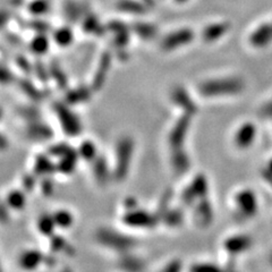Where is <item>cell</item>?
<instances>
[{
    "label": "cell",
    "mask_w": 272,
    "mask_h": 272,
    "mask_svg": "<svg viewBox=\"0 0 272 272\" xmlns=\"http://www.w3.org/2000/svg\"><path fill=\"white\" fill-rule=\"evenodd\" d=\"M244 89L243 81L238 77H225L207 81L199 85V92L206 97H220L240 93Z\"/></svg>",
    "instance_id": "1"
},
{
    "label": "cell",
    "mask_w": 272,
    "mask_h": 272,
    "mask_svg": "<svg viewBox=\"0 0 272 272\" xmlns=\"http://www.w3.org/2000/svg\"><path fill=\"white\" fill-rule=\"evenodd\" d=\"M134 142L130 138H122L119 140L116 149V166L113 176L116 179L122 180L128 174L131 158H133Z\"/></svg>",
    "instance_id": "2"
},
{
    "label": "cell",
    "mask_w": 272,
    "mask_h": 272,
    "mask_svg": "<svg viewBox=\"0 0 272 272\" xmlns=\"http://www.w3.org/2000/svg\"><path fill=\"white\" fill-rule=\"evenodd\" d=\"M97 239L103 246L115 251L125 252L134 246V239L128 236L111 229H100L97 234Z\"/></svg>",
    "instance_id": "3"
},
{
    "label": "cell",
    "mask_w": 272,
    "mask_h": 272,
    "mask_svg": "<svg viewBox=\"0 0 272 272\" xmlns=\"http://www.w3.org/2000/svg\"><path fill=\"white\" fill-rule=\"evenodd\" d=\"M54 110L58 116V119L60 121L63 131L70 136H76L81 133L82 125L81 121L74 112H72L65 104L57 102L54 104Z\"/></svg>",
    "instance_id": "4"
},
{
    "label": "cell",
    "mask_w": 272,
    "mask_h": 272,
    "mask_svg": "<svg viewBox=\"0 0 272 272\" xmlns=\"http://www.w3.org/2000/svg\"><path fill=\"white\" fill-rule=\"evenodd\" d=\"M158 220V216H153L151 213L139 210V209L129 210L124 217L125 224L134 227V228H153L157 225Z\"/></svg>",
    "instance_id": "5"
},
{
    "label": "cell",
    "mask_w": 272,
    "mask_h": 272,
    "mask_svg": "<svg viewBox=\"0 0 272 272\" xmlns=\"http://www.w3.org/2000/svg\"><path fill=\"white\" fill-rule=\"evenodd\" d=\"M189 122L190 115L189 113H185L184 116H181L176 121L175 126L172 127L169 135V144L172 150L183 149V143L186 139V134H187Z\"/></svg>",
    "instance_id": "6"
},
{
    "label": "cell",
    "mask_w": 272,
    "mask_h": 272,
    "mask_svg": "<svg viewBox=\"0 0 272 272\" xmlns=\"http://www.w3.org/2000/svg\"><path fill=\"white\" fill-rule=\"evenodd\" d=\"M194 39V32L189 29H181L168 34L161 42V48L167 51L175 50L189 43Z\"/></svg>",
    "instance_id": "7"
},
{
    "label": "cell",
    "mask_w": 272,
    "mask_h": 272,
    "mask_svg": "<svg viewBox=\"0 0 272 272\" xmlns=\"http://www.w3.org/2000/svg\"><path fill=\"white\" fill-rule=\"evenodd\" d=\"M236 206L243 217H252L257 211V199L255 193L251 189H244L235 197Z\"/></svg>",
    "instance_id": "8"
},
{
    "label": "cell",
    "mask_w": 272,
    "mask_h": 272,
    "mask_svg": "<svg viewBox=\"0 0 272 272\" xmlns=\"http://www.w3.org/2000/svg\"><path fill=\"white\" fill-rule=\"evenodd\" d=\"M256 138V127L252 122H244L235 133V144L239 149L251 147Z\"/></svg>",
    "instance_id": "9"
},
{
    "label": "cell",
    "mask_w": 272,
    "mask_h": 272,
    "mask_svg": "<svg viewBox=\"0 0 272 272\" xmlns=\"http://www.w3.org/2000/svg\"><path fill=\"white\" fill-rule=\"evenodd\" d=\"M207 192V179L204 178V176H197L196 178L193 180L192 185H190L188 188H186V190L183 193V201L186 204H190L195 201L196 197L202 198L206 196Z\"/></svg>",
    "instance_id": "10"
},
{
    "label": "cell",
    "mask_w": 272,
    "mask_h": 272,
    "mask_svg": "<svg viewBox=\"0 0 272 272\" xmlns=\"http://www.w3.org/2000/svg\"><path fill=\"white\" fill-rule=\"evenodd\" d=\"M272 42V22L264 23L252 32L249 43L255 48H264Z\"/></svg>",
    "instance_id": "11"
},
{
    "label": "cell",
    "mask_w": 272,
    "mask_h": 272,
    "mask_svg": "<svg viewBox=\"0 0 272 272\" xmlns=\"http://www.w3.org/2000/svg\"><path fill=\"white\" fill-rule=\"evenodd\" d=\"M110 63H111V54L104 52L101 56V59H100L99 67L93 77L92 82L93 90H99L102 88L104 81L107 79V73L109 71V68H110Z\"/></svg>",
    "instance_id": "12"
},
{
    "label": "cell",
    "mask_w": 272,
    "mask_h": 272,
    "mask_svg": "<svg viewBox=\"0 0 272 272\" xmlns=\"http://www.w3.org/2000/svg\"><path fill=\"white\" fill-rule=\"evenodd\" d=\"M230 29V24L228 22H219L215 23V24H211L207 26L203 31V39L207 42H213V41H217L218 39H220L222 35H225L227 32Z\"/></svg>",
    "instance_id": "13"
},
{
    "label": "cell",
    "mask_w": 272,
    "mask_h": 272,
    "mask_svg": "<svg viewBox=\"0 0 272 272\" xmlns=\"http://www.w3.org/2000/svg\"><path fill=\"white\" fill-rule=\"evenodd\" d=\"M172 100H174V102L178 104L179 107L184 108L186 113L193 115V113L196 111V106H195V103L192 101V99L189 98V95L184 89H175L174 92H172Z\"/></svg>",
    "instance_id": "14"
},
{
    "label": "cell",
    "mask_w": 272,
    "mask_h": 272,
    "mask_svg": "<svg viewBox=\"0 0 272 272\" xmlns=\"http://www.w3.org/2000/svg\"><path fill=\"white\" fill-rule=\"evenodd\" d=\"M44 261V256L39 251H26L20 256V265L24 270H34Z\"/></svg>",
    "instance_id": "15"
},
{
    "label": "cell",
    "mask_w": 272,
    "mask_h": 272,
    "mask_svg": "<svg viewBox=\"0 0 272 272\" xmlns=\"http://www.w3.org/2000/svg\"><path fill=\"white\" fill-rule=\"evenodd\" d=\"M251 246V238L247 237V236L238 235L235 236V237H231L229 239L226 240L225 243V248L229 253H240L243 251H246V249Z\"/></svg>",
    "instance_id": "16"
},
{
    "label": "cell",
    "mask_w": 272,
    "mask_h": 272,
    "mask_svg": "<svg viewBox=\"0 0 272 272\" xmlns=\"http://www.w3.org/2000/svg\"><path fill=\"white\" fill-rule=\"evenodd\" d=\"M93 171H94L95 179L98 180V183L100 185H106L108 183L109 177H110V172H109V168H108V163L106 161V159H104L103 157H100L94 161Z\"/></svg>",
    "instance_id": "17"
},
{
    "label": "cell",
    "mask_w": 272,
    "mask_h": 272,
    "mask_svg": "<svg viewBox=\"0 0 272 272\" xmlns=\"http://www.w3.org/2000/svg\"><path fill=\"white\" fill-rule=\"evenodd\" d=\"M27 134L31 139L38 140V141H43V140H49L51 139L52 131L49 128L47 125L40 124V122L33 121L27 128Z\"/></svg>",
    "instance_id": "18"
},
{
    "label": "cell",
    "mask_w": 272,
    "mask_h": 272,
    "mask_svg": "<svg viewBox=\"0 0 272 272\" xmlns=\"http://www.w3.org/2000/svg\"><path fill=\"white\" fill-rule=\"evenodd\" d=\"M108 29L112 31L115 33V44L116 47L120 48L124 47V45L128 42V31H127V27L122 24L120 22H111L109 24Z\"/></svg>",
    "instance_id": "19"
},
{
    "label": "cell",
    "mask_w": 272,
    "mask_h": 272,
    "mask_svg": "<svg viewBox=\"0 0 272 272\" xmlns=\"http://www.w3.org/2000/svg\"><path fill=\"white\" fill-rule=\"evenodd\" d=\"M77 158H79V154L75 152L74 150H70L65 156H62L60 158V161H59L57 169L61 172V174H71V172L75 169Z\"/></svg>",
    "instance_id": "20"
},
{
    "label": "cell",
    "mask_w": 272,
    "mask_h": 272,
    "mask_svg": "<svg viewBox=\"0 0 272 272\" xmlns=\"http://www.w3.org/2000/svg\"><path fill=\"white\" fill-rule=\"evenodd\" d=\"M171 161H172V167H174L175 171L178 172V174H183L184 171L187 170V168L189 166L188 157L183 149L174 150V152H172V157H171Z\"/></svg>",
    "instance_id": "21"
},
{
    "label": "cell",
    "mask_w": 272,
    "mask_h": 272,
    "mask_svg": "<svg viewBox=\"0 0 272 272\" xmlns=\"http://www.w3.org/2000/svg\"><path fill=\"white\" fill-rule=\"evenodd\" d=\"M119 265L125 272H142L144 270V262L139 257L124 255L119 261Z\"/></svg>",
    "instance_id": "22"
},
{
    "label": "cell",
    "mask_w": 272,
    "mask_h": 272,
    "mask_svg": "<svg viewBox=\"0 0 272 272\" xmlns=\"http://www.w3.org/2000/svg\"><path fill=\"white\" fill-rule=\"evenodd\" d=\"M90 97H91V91L88 88H85V86H80V88L70 91V92L66 94V100H67V102H70L72 104H76V103L88 101Z\"/></svg>",
    "instance_id": "23"
},
{
    "label": "cell",
    "mask_w": 272,
    "mask_h": 272,
    "mask_svg": "<svg viewBox=\"0 0 272 272\" xmlns=\"http://www.w3.org/2000/svg\"><path fill=\"white\" fill-rule=\"evenodd\" d=\"M56 170V167L52 165V162L47 157L39 156L35 160L34 171L36 175H49Z\"/></svg>",
    "instance_id": "24"
},
{
    "label": "cell",
    "mask_w": 272,
    "mask_h": 272,
    "mask_svg": "<svg viewBox=\"0 0 272 272\" xmlns=\"http://www.w3.org/2000/svg\"><path fill=\"white\" fill-rule=\"evenodd\" d=\"M7 203L14 210H22L25 207V196L20 190H13L8 194Z\"/></svg>",
    "instance_id": "25"
},
{
    "label": "cell",
    "mask_w": 272,
    "mask_h": 272,
    "mask_svg": "<svg viewBox=\"0 0 272 272\" xmlns=\"http://www.w3.org/2000/svg\"><path fill=\"white\" fill-rule=\"evenodd\" d=\"M134 30L142 39H152L157 35V27L151 24H145V23H139L134 25Z\"/></svg>",
    "instance_id": "26"
},
{
    "label": "cell",
    "mask_w": 272,
    "mask_h": 272,
    "mask_svg": "<svg viewBox=\"0 0 272 272\" xmlns=\"http://www.w3.org/2000/svg\"><path fill=\"white\" fill-rule=\"evenodd\" d=\"M196 218L197 220L203 225L208 224L209 221L211 220L212 218V213H211V206L210 203H208L206 199L199 203V206L196 209Z\"/></svg>",
    "instance_id": "27"
},
{
    "label": "cell",
    "mask_w": 272,
    "mask_h": 272,
    "mask_svg": "<svg viewBox=\"0 0 272 272\" xmlns=\"http://www.w3.org/2000/svg\"><path fill=\"white\" fill-rule=\"evenodd\" d=\"M39 230L45 236H51L53 233L54 227H56V221H54L53 217L50 216H43L38 222Z\"/></svg>",
    "instance_id": "28"
},
{
    "label": "cell",
    "mask_w": 272,
    "mask_h": 272,
    "mask_svg": "<svg viewBox=\"0 0 272 272\" xmlns=\"http://www.w3.org/2000/svg\"><path fill=\"white\" fill-rule=\"evenodd\" d=\"M50 245H51V249L53 252L63 251L70 254V255H73V254H74V248H72L70 245L67 244L66 240L61 237H59V236H52Z\"/></svg>",
    "instance_id": "29"
},
{
    "label": "cell",
    "mask_w": 272,
    "mask_h": 272,
    "mask_svg": "<svg viewBox=\"0 0 272 272\" xmlns=\"http://www.w3.org/2000/svg\"><path fill=\"white\" fill-rule=\"evenodd\" d=\"M50 75H51L54 80H56L58 86L60 89H65L67 86V77L63 74L61 68L59 67L57 62H52L50 66Z\"/></svg>",
    "instance_id": "30"
},
{
    "label": "cell",
    "mask_w": 272,
    "mask_h": 272,
    "mask_svg": "<svg viewBox=\"0 0 272 272\" xmlns=\"http://www.w3.org/2000/svg\"><path fill=\"white\" fill-rule=\"evenodd\" d=\"M118 7L120 8V11L134 13V14H141V13H144L145 11L142 4L138 2H133V0H121V2L118 3Z\"/></svg>",
    "instance_id": "31"
},
{
    "label": "cell",
    "mask_w": 272,
    "mask_h": 272,
    "mask_svg": "<svg viewBox=\"0 0 272 272\" xmlns=\"http://www.w3.org/2000/svg\"><path fill=\"white\" fill-rule=\"evenodd\" d=\"M79 154L82 158L85 159V160H93L95 158V154H97V148H95L93 142L85 141V142L81 144Z\"/></svg>",
    "instance_id": "32"
},
{
    "label": "cell",
    "mask_w": 272,
    "mask_h": 272,
    "mask_svg": "<svg viewBox=\"0 0 272 272\" xmlns=\"http://www.w3.org/2000/svg\"><path fill=\"white\" fill-rule=\"evenodd\" d=\"M49 48V41L47 39V36L44 35H39L36 38L33 39L31 43V49L34 53L42 54L47 51Z\"/></svg>",
    "instance_id": "33"
},
{
    "label": "cell",
    "mask_w": 272,
    "mask_h": 272,
    "mask_svg": "<svg viewBox=\"0 0 272 272\" xmlns=\"http://www.w3.org/2000/svg\"><path fill=\"white\" fill-rule=\"evenodd\" d=\"M53 219L56 221V225L61 228H68L73 224V216L68 211L61 210L57 211L53 215Z\"/></svg>",
    "instance_id": "34"
},
{
    "label": "cell",
    "mask_w": 272,
    "mask_h": 272,
    "mask_svg": "<svg viewBox=\"0 0 272 272\" xmlns=\"http://www.w3.org/2000/svg\"><path fill=\"white\" fill-rule=\"evenodd\" d=\"M54 40L58 44H60L61 47H66L73 41V33L70 29L62 27V29L58 30L54 34Z\"/></svg>",
    "instance_id": "35"
},
{
    "label": "cell",
    "mask_w": 272,
    "mask_h": 272,
    "mask_svg": "<svg viewBox=\"0 0 272 272\" xmlns=\"http://www.w3.org/2000/svg\"><path fill=\"white\" fill-rule=\"evenodd\" d=\"M83 27L84 30L86 32H90V33H97V34H101L103 30L101 25L99 24V22L97 18H95V16L91 15V16H88L84 20V23H83Z\"/></svg>",
    "instance_id": "36"
},
{
    "label": "cell",
    "mask_w": 272,
    "mask_h": 272,
    "mask_svg": "<svg viewBox=\"0 0 272 272\" xmlns=\"http://www.w3.org/2000/svg\"><path fill=\"white\" fill-rule=\"evenodd\" d=\"M21 88L24 91V93L27 94V97H30L31 99L38 100L39 101V100L42 98V94H41L40 91L36 89L33 84L30 83V82L21 81Z\"/></svg>",
    "instance_id": "37"
},
{
    "label": "cell",
    "mask_w": 272,
    "mask_h": 272,
    "mask_svg": "<svg viewBox=\"0 0 272 272\" xmlns=\"http://www.w3.org/2000/svg\"><path fill=\"white\" fill-rule=\"evenodd\" d=\"M163 219H165L166 224L168 226H178L181 221H183V213L178 210H172V211H167V213L163 216Z\"/></svg>",
    "instance_id": "38"
},
{
    "label": "cell",
    "mask_w": 272,
    "mask_h": 272,
    "mask_svg": "<svg viewBox=\"0 0 272 272\" xmlns=\"http://www.w3.org/2000/svg\"><path fill=\"white\" fill-rule=\"evenodd\" d=\"M49 7L48 0H35V2L30 4L29 11L35 14V15H41V14L47 13L49 11Z\"/></svg>",
    "instance_id": "39"
},
{
    "label": "cell",
    "mask_w": 272,
    "mask_h": 272,
    "mask_svg": "<svg viewBox=\"0 0 272 272\" xmlns=\"http://www.w3.org/2000/svg\"><path fill=\"white\" fill-rule=\"evenodd\" d=\"M190 272H226V271L222 270L219 266L211 264V263H209V264L208 263H198V264H194L190 267Z\"/></svg>",
    "instance_id": "40"
},
{
    "label": "cell",
    "mask_w": 272,
    "mask_h": 272,
    "mask_svg": "<svg viewBox=\"0 0 272 272\" xmlns=\"http://www.w3.org/2000/svg\"><path fill=\"white\" fill-rule=\"evenodd\" d=\"M81 14V8L79 6H76L75 4L68 3L66 5V15L68 17V20L72 22H75L79 20Z\"/></svg>",
    "instance_id": "41"
},
{
    "label": "cell",
    "mask_w": 272,
    "mask_h": 272,
    "mask_svg": "<svg viewBox=\"0 0 272 272\" xmlns=\"http://www.w3.org/2000/svg\"><path fill=\"white\" fill-rule=\"evenodd\" d=\"M71 148L68 147L67 144L65 143H59V144H56L53 145V147H51L49 149V153L51 154V156L53 157H58V158H61L62 156H65V154L70 151Z\"/></svg>",
    "instance_id": "42"
},
{
    "label": "cell",
    "mask_w": 272,
    "mask_h": 272,
    "mask_svg": "<svg viewBox=\"0 0 272 272\" xmlns=\"http://www.w3.org/2000/svg\"><path fill=\"white\" fill-rule=\"evenodd\" d=\"M20 113L23 118H25V119H30L32 121H35L36 118L39 117V112L36 111L34 108H23L20 111Z\"/></svg>",
    "instance_id": "43"
},
{
    "label": "cell",
    "mask_w": 272,
    "mask_h": 272,
    "mask_svg": "<svg viewBox=\"0 0 272 272\" xmlns=\"http://www.w3.org/2000/svg\"><path fill=\"white\" fill-rule=\"evenodd\" d=\"M41 188H42V192L44 195H51L53 189H54V185L51 181V179H44L42 181V185H41Z\"/></svg>",
    "instance_id": "44"
},
{
    "label": "cell",
    "mask_w": 272,
    "mask_h": 272,
    "mask_svg": "<svg viewBox=\"0 0 272 272\" xmlns=\"http://www.w3.org/2000/svg\"><path fill=\"white\" fill-rule=\"evenodd\" d=\"M35 71H36V75H38V77L41 81L44 82V81L48 80V74H47V72H45V68L42 65V62L36 63Z\"/></svg>",
    "instance_id": "45"
},
{
    "label": "cell",
    "mask_w": 272,
    "mask_h": 272,
    "mask_svg": "<svg viewBox=\"0 0 272 272\" xmlns=\"http://www.w3.org/2000/svg\"><path fill=\"white\" fill-rule=\"evenodd\" d=\"M181 264L179 261H171L161 272H180Z\"/></svg>",
    "instance_id": "46"
},
{
    "label": "cell",
    "mask_w": 272,
    "mask_h": 272,
    "mask_svg": "<svg viewBox=\"0 0 272 272\" xmlns=\"http://www.w3.org/2000/svg\"><path fill=\"white\" fill-rule=\"evenodd\" d=\"M12 81L11 72L7 71L6 68L0 66V83H8Z\"/></svg>",
    "instance_id": "47"
},
{
    "label": "cell",
    "mask_w": 272,
    "mask_h": 272,
    "mask_svg": "<svg viewBox=\"0 0 272 272\" xmlns=\"http://www.w3.org/2000/svg\"><path fill=\"white\" fill-rule=\"evenodd\" d=\"M23 185H24L25 189L31 190V189H33V187H34L35 180H34L33 177L29 175V176H26V177H25L24 180H23Z\"/></svg>",
    "instance_id": "48"
},
{
    "label": "cell",
    "mask_w": 272,
    "mask_h": 272,
    "mask_svg": "<svg viewBox=\"0 0 272 272\" xmlns=\"http://www.w3.org/2000/svg\"><path fill=\"white\" fill-rule=\"evenodd\" d=\"M8 220V211L4 204L0 203V221H7Z\"/></svg>",
    "instance_id": "49"
},
{
    "label": "cell",
    "mask_w": 272,
    "mask_h": 272,
    "mask_svg": "<svg viewBox=\"0 0 272 272\" xmlns=\"http://www.w3.org/2000/svg\"><path fill=\"white\" fill-rule=\"evenodd\" d=\"M27 63H29V62H27L24 58H18L17 59V65L20 66L23 71H25V72L29 71L30 72L31 71V67L29 65H27Z\"/></svg>",
    "instance_id": "50"
},
{
    "label": "cell",
    "mask_w": 272,
    "mask_h": 272,
    "mask_svg": "<svg viewBox=\"0 0 272 272\" xmlns=\"http://www.w3.org/2000/svg\"><path fill=\"white\" fill-rule=\"evenodd\" d=\"M9 18V14L6 11H0V27H3Z\"/></svg>",
    "instance_id": "51"
},
{
    "label": "cell",
    "mask_w": 272,
    "mask_h": 272,
    "mask_svg": "<svg viewBox=\"0 0 272 272\" xmlns=\"http://www.w3.org/2000/svg\"><path fill=\"white\" fill-rule=\"evenodd\" d=\"M125 204L128 210H134V209H136V207H138V202H136L135 198H127Z\"/></svg>",
    "instance_id": "52"
},
{
    "label": "cell",
    "mask_w": 272,
    "mask_h": 272,
    "mask_svg": "<svg viewBox=\"0 0 272 272\" xmlns=\"http://www.w3.org/2000/svg\"><path fill=\"white\" fill-rule=\"evenodd\" d=\"M7 148V140L4 138V136L0 134V150H4Z\"/></svg>",
    "instance_id": "53"
},
{
    "label": "cell",
    "mask_w": 272,
    "mask_h": 272,
    "mask_svg": "<svg viewBox=\"0 0 272 272\" xmlns=\"http://www.w3.org/2000/svg\"><path fill=\"white\" fill-rule=\"evenodd\" d=\"M269 174L272 176V160L269 163Z\"/></svg>",
    "instance_id": "54"
},
{
    "label": "cell",
    "mask_w": 272,
    "mask_h": 272,
    "mask_svg": "<svg viewBox=\"0 0 272 272\" xmlns=\"http://www.w3.org/2000/svg\"><path fill=\"white\" fill-rule=\"evenodd\" d=\"M144 2L148 5H153V0H144Z\"/></svg>",
    "instance_id": "55"
},
{
    "label": "cell",
    "mask_w": 272,
    "mask_h": 272,
    "mask_svg": "<svg viewBox=\"0 0 272 272\" xmlns=\"http://www.w3.org/2000/svg\"><path fill=\"white\" fill-rule=\"evenodd\" d=\"M176 2L178 3V4H184V3L187 2V0H176Z\"/></svg>",
    "instance_id": "56"
},
{
    "label": "cell",
    "mask_w": 272,
    "mask_h": 272,
    "mask_svg": "<svg viewBox=\"0 0 272 272\" xmlns=\"http://www.w3.org/2000/svg\"><path fill=\"white\" fill-rule=\"evenodd\" d=\"M62 272H72L70 269H65V270H62Z\"/></svg>",
    "instance_id": "57"
},
{
    "label": "cell",
    "mask_w": 272,
    "mask_h": 272,
    "mask_svg": "<svg viewBox=\"0 0 272 272\" xmlns=\"http://www.w3.org/2000/svg\"><path fill=\"white\" fill-rule=\"evenodd\" d=\"M2 113H3V112H2V109H0V118H2Z\"/></svg>",
    "instance_id": "58"
},
{
    "label": "cell",
    "mask_w": 272,
    "mask_h": 272,
    "mask_svg": "<svg viewBox=\"0 0 272 272\" xmlns=\"http://www.w3.org/2000/svg\"><path fill=\"white\" fill-rule=\"evenodd\" d=\"M271 264H272V255H271Z\"/></svg>",
    "instance_id": "59"
}]
</instances>
